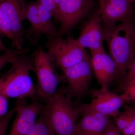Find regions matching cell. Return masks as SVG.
I'll return each mask as SVG.
<instances>
[{"label":"cell","instance_id":"1","mask_svg":"<svg viewBox=\"0 0 135 135\" xmlns=\"http://www.w3.org/2000/svg\"><path fill=\"white\" fill-rule=\"evenodd\" d=\"M109 55L116 64L117 76L128 70L135 55V25L132 18L104 29Z\"/></svg>","mask_w":135,"mask_h":135},{"label":"cell","instance_id":"2","mask_svg":"<svg viewBox=\"0 0 135 135\" xmlns=\"http://www.w3.org/2000/svg\"><path fill=\"white\" fill-rule=\"evenodd\" d=\"M10 64L9 69L0 77V93L8 98L36 99V88L30 75L33 70V57L22 54Z\"/></svg>","mask_w":135,"mask_h":135},{"label":"cell","instance_id":"3","mask_svg":"<svg viewBox=\"0 0 135 135\" xmlns=\"http://www.w3.org/2000/svg\"><path fill=\"white\" fill-rule=\"evenodd\" d=\"M62 87L44 105L42 112L55 135H74L77 118L81 114L80 106L75 107Z\"/></svg>","mask_w":135,"mask_h":135},{"label":"cell","instance_id":"4","mask_svg":"<svg viewBox=\"0 0 135 135\" xmlns=\"http://www.w3.org/2000/svg\"><path fill=\"white\" fill-rule=\"evenodd\" d=\"M33 58V71L37 79L36 96L46 103L56 94L59 83L65 81L64 78L56 71L53 56L42 47H37Z\"/></svg>","mask_w":135,"mask_h":135},{"label":"cell","instance_id":"5","mask_svg":"<svg viewBox=\"0 0 135 135\" xmlns=\"http://www.w3.org/2000/svg\"><path fill=\"white\" fill-rule=\"evenodd\" d=\"M52 13L38 0L27 3L25 20L31 26L25 31V35L32 44L37 45L41 36L44 35L48 39L59 36V31L53 23Z\"/></svg>","mask_w":135,"mask_h":135},{"label":"cell","instance_id":"6","mask_svg":"<svg viewBox=\"0 0 135 135\" xmlns=\"http://www.w3.org/2000/svg\"><path fill=\"white\" fill-rule=\"evenodd\" d=\"M45 46L53 56L56 66L62 70L75 65L89 56L85 49L71 37L64 39L59 35L48 39Z\"/></svg>","mask_w":135,"mask_h":135},{"label":"cell","instance_id":"7","mask_svg":"<svg viewBox=\"0 0 135 135\" xmlns=\"http://www.w3.org/2000/svg\"><path fill=\"white\" fill-rule=\"evenodd\" d=\"M62 71L68 83L65 88L68 96L79 99L86 94L93 77L90 57L88 56L75 65Z\"/></svg>","mask_w":135,"mask_h":135},{"label":"cell","instance_id":"8","mask_svg":"<svg viewBox=\"0 0 135 135\" xmlns=\"http://www.w3.org/2000/svg\"><path fill=\"white\" fill-rule=\"evenodd\" d=\"M93 0H60L55 18L60 23V36L70 32L91 9Z\"/></svg>","mask_w":135,"mask_h":135},{"label":"cell","instance_id":"9","mask_svg":"<svg viewBox=\"0 0 135 135\" xmlns=\"http://www.w3.org/2000/svg\"><path fill=\"white\" fill-rule=\"evenodd\" d=\"M15 108L16 116L8 135H26L42 112L44 105L36 99L28 104L25 99H17Z\"/></svg>","mask_w":135,"mask_h":135},{"label":"cell","instance_id":"10","mask_svg":"<svg viewBox=\"0 0 135 135\" xmlns=\"http://www.w3.org/2000/svg\"><path fill=\"white\" fill-rule=\"evenodd\" d=\"M27 3L26 0H0V8L9 21L16 40V49L23 48L25 31L23 21L25 20Z\"/></svg>","mask_w":135,"mask_h":135},{"label":"cell","instance_id":"11","mask_svg":"<svg viewBox=\"0 0 135 135\" xmlns=\"http://www.w3.org/2000/svg\"><path fill=\"white\" fill-rule=\"evenodd\" d=\"M97 11L105 27L132 18L133 3L131 0H97Z\"/></svg>","mask_w":135,"mask_h":135},{"label":"cell","instance_id":"12","mask_svg":"<svg viewBox=\"0 0 135 135\" xmlns=\"http://www.w3.org/2000/svg\"><path fill=\"white\" fill-rule=\"evenodd\" d=\"M91 93L92 101L87 104L90 109L113 119L119 115V109L125 102L120 95L101 89H92Z\"/></svg>","mask_w":135,"mask_h":135},{"label":"cell","instance_id":"13","mask_svg":"<svg viewBox=\"0 0 135 135\" xmlns=\"http://www.w3.org/2000/svg\"><path fill=\"white\" fill-rule=\"evenodd\" d=\"M80 107L83 117L77 123L74 135H102L110 121V117L90 109L87 104Z\"/></svg>","mask_w":135,"mask_h":135},{"label":"cell","instance_id":"14","mask_svg":"<svg viewBox=\"0 0 135 135\" xmlns=\"http://www.w3.org/2000/svg\"><path fill=\"white\" fill-rule=\"evenodd\" d=\"M102 20L97 11L92 15L83 27L79 36L76 39L79 44L85 49L95 50L103 47L104 29L101 26Z\"/></svg>","mask_w":135,"mask_h":135},{"label":"cell","instance_id":"15","mask_svg":"<svg viewBox=\"0 0 135 135\" xmlns=\"http://www.w3.org/2000/svg\"><path fill=\"white\" fill-rule=\"evenodd\" d=\"M103 47L97 50L91 51V65L93 73L98 81L103 87L104 84V61L103 53Z\"/></svg>","mask_w":135,"mask_h":135},{"label":"cell","instance_id":"16","mask_svg":"<svg viewBox=\"0 0 135 135\" xmlns=\"http://www.w3.org/2000/svg\"><path fill=\"white\" fill-rule=\"evenodd\" d=\"M103 56L104 61V84L101 89L106 90L108 89L110 83L117 77V68L114 61L104 50L103 51Z\"/></svg>","mask_w":135,"mask_h":135},{"label":"cell","instance_id":"17","mask_svg":"<svg viewBox=\"0 0 135 135\" xmlns=\"http://www.w3.org/2000/svg\"><path fill=\"white\" fill-rule=\"evenodd\" d=\"M26 135H55L47 119L42 112Z\"/></svg>","mask_w":135,"mask_h":135},{"label":"cell","instance_id":"18","mask_svg":"<svg viewBox=\"0 0 135 135\" xmlns=\"http://www.w3.org/2000/svg\"><path fill=\"white\" fill-rule=\"evenodd\" d=\"M0 33L10 39L13 47H15L16 40L11 26L7 17L0 8Z\"/></svg>","mask_w":135,"mask_h":135},{"label":"cell","instance_id":"19","mask_svg":"<svg viewBox=\"0 0 135 135\" xmlns=\"http://www.w3.org/2000/svg\"><path fill=\"white\" fill-rule=\"evenodd\" d=\"M29 51L27 48L21 49H16L15 50L9 49L3 54L0 55V71L5 65L10 63L11 61L17 56L22 54L26 53Z\"/></svg>","mask_w":135,"mask_h":135},{"label":"cell","instance_id":"20","mask_svg":"<svg viewBox=\"0 0 135 135\" xmlns=\"http://www.w3.org/2000/svg\"><path fill=\"white\" fill-rule=\"evenodd\" d=\"M124 110L129 116L130 122L121 133L123 135H132L135 132V106H126Z\"/></svg>","mask_w":135,"mask_h":135},{"label":"cell","instance_id":"21","mask_svg":"<svg viewBox=\"0 0 135 135\" xmlns=\"http://www.w3.org/2000/svg\"><path fill=\"white\" fill-rule=\"evenodd\" d=\"M123 89L124 92L120 95L125 102H135V79L128 83Z\"/></svg>","mask_w":135,"mask_h":135},{"label":"cell","instance_id":"22","mask_svg":"<svg viewBox=\"0 0 135 135\" xmlns=\"http://www.w3.org/2000/svg\"><path fill=\"white\" fill-rule=\"evenodd\" d=\"M114 120V124L121 133L128 126L130 122V118L125 110Z\"/></svg>","mask_w":135,"mask_h":135},{"label":"cell","instance_id":"23","mask_svg":"<svg viewBox=\"0 0 135 135\" xmlns=\"http://www.w3.org/2000/svg\"><path fill=\"white\" fill-rule=\"evenodd\" d=\"M16 113L15 107L4 117L0 119V135H5L7 127L10 120Z\"/></svg>","mask_w":135,"mask_h":135},{"label":"cell","instance_id":"24","mask_svg":"<svg viewBox=\"0 0 135 135\" xmlns=\"http://www.w3.org/2000/svg\"><path fill=\"white\" fill-rule=\"evenodd\" d=\"M127 71L128 72L122 84L123 89L128 83L131 80L135 79V55L134 59Z\"/></svg>","mask_w":135,"mask_h":135},{"label":"cell","instance_id":"25","mask_svg":"<svg viewBox=\"0 0 135 135\" xmlns=\"http://www.w3.org/2000/svg\"><path fill=\"white\" fill-rule=\"evenodd\" d=\"M8 98L0 93V119L6 116L8 113Z\"/></svg>","mask_w":135,"mask_h":135},{"label":"cell","instance_id":"26","mask_svg":"<svg viewBox=\"0 0 135 135\" xmlns=\"http://www.w3.org/2000/svg\"><path fill=\"white\" fill-rule=\"evenodd\" d=\"M40 3L50 10L53 16L55 17L56 14L57 8L55 0H38Z\"/></svg>","mask_w":135,"mask_h":135},{"label":"cell","instance_id":"27","mask_svg":"<svg viewBox=\"0 0 135 135\" xmlns=\"http://www.w3.org/2000/svg\"><path fill=\"white\" fill-rule=\"evenodd\" d=\"M1 33H0V51H3L5 52L7 51L9 49H8L3 43L1 38Z\"/></svg>","mask_w":135,"mask_h":135},{"label":"cell","instance_id":"28","mask_svg":"<svg viewBox=\"0 0 135 135\" xmlns=\"http://www.w3.org/2000/svg\"><path fill=\"white\" fill-rule=\"evenodd\" d=\"M55 2L56 3V5L57 8L58 7L59 4V1L60 0H55Z\"/></svg>","mask_w":135,"mask_h":135},{"label":"cell","instance_id":"29","mask_svg":"<svg viewBox=\"0 0 135 135\" xmlns=\"http://www.w3.org/2000/svg\"><path fill=\"white\" fill-rule=\"evenodd\" d=\"M131 2L133 3L135 2V0H131Z\"/></svg>","mask_w":135,"mask_h":135},{"label":"cell","instance_id":"30","mask_svg":"<svg viewBox=\"0 0 135 135\" xmlns=\"http://www.w3.org/2000/svg\"><path fill=\"white\" fill-rule=\"evenodd\" d=\"M117 135H121L120 133H119V134H118Z\"/></svg>","mask_w":135,"mask_h":135},{"label":"cell","instance_id":"31","mask_svg":"<svg viewBox=\"0 0 135 135\" xmlns=\"http://www.w3.org/2000/svg\"><path fill=\"white\" fill-rule=\"evenodd\" d=\"M132 135H135V132L134 133H133V134H132Z\"/></svg>","mask_w":135,"mask_h":135},{"label":"cell","instance_id":"32","mask_svg":"<svg viewBox=\"0 0 135 135\" xmlns=\"http://www.w3.org/2000/svg\"></svg>","mask_w":135,"mask_h":135}]
</instances>
